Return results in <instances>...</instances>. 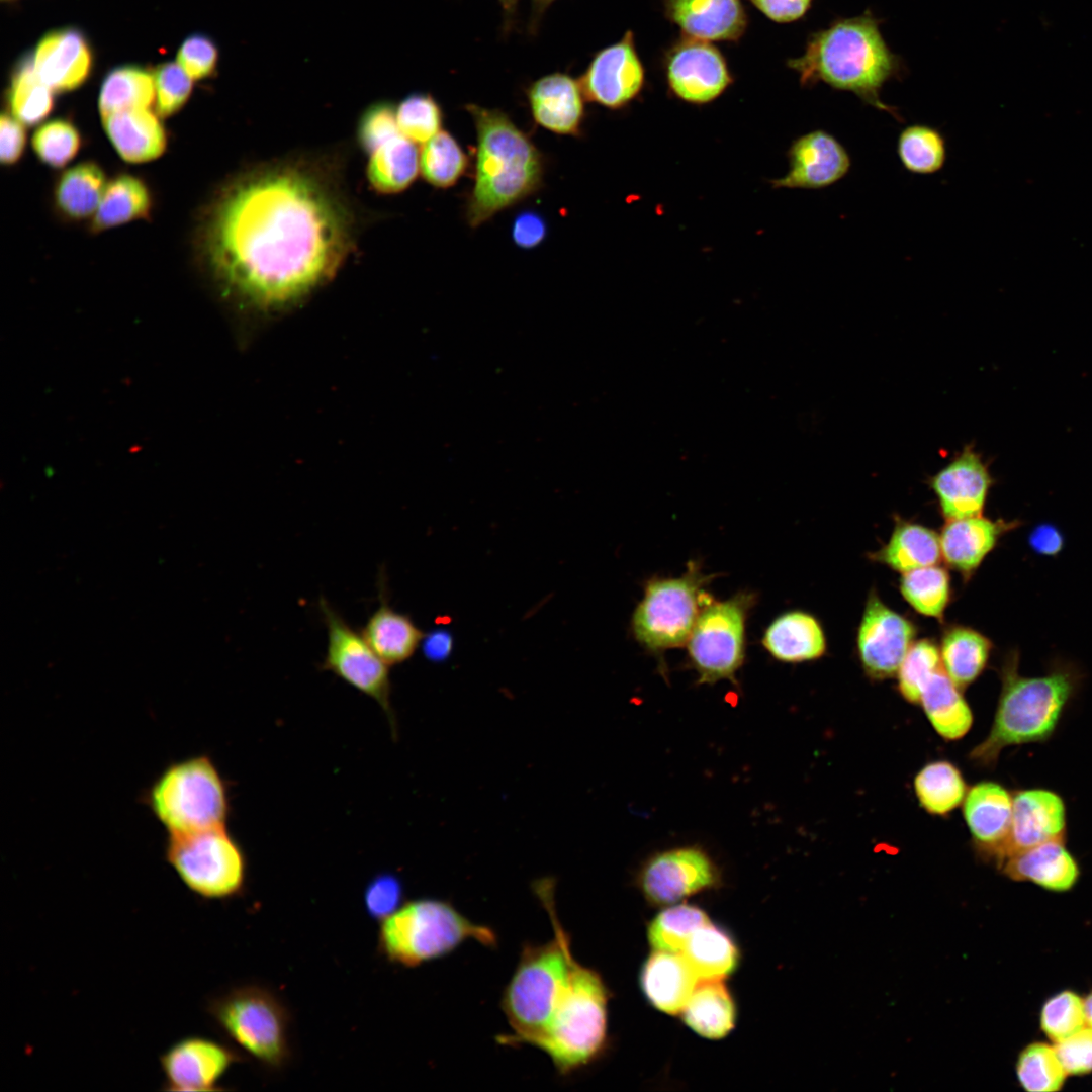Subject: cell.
<instances>
[{
	"label": "cell",
	"mask_w": 1092,
	"mask_h": 1092,
	"mask_svg": "<svg viewBox=\"0 0 1092 1092\" xmlns=\"http://www.w3.org/2000/svg\"><path fill=\"white\" fill-rule=\"evenodd\" d=\"M353 216L313 166L279 162L242 174L205 220L204 259L221 287L251 307L276 310L327 283L353 244Z\"/></svg>",
	"instance_id": "1"
},
{
	"label": "cell",
	"mask_w": 1092,
	"mask_h": 1092,
	"mask_svg": "<svg viewBox=\"0 0 1092 1092\" xmlns=\"http://www.w3.org/2000/svg\"><path fill=\"white\" fill-rule=\"evenodd\" d=\"M802 85L823 82L855 94L868 105L896 120L897 109L881 100L880 92L897 75V57L884 40L878 20L870 13L842 18L812 33L804 53L788 62Z\"/></svg>",
	"instance_id": "2"
},
{
	"label": "cell",
	"mask_w": 1092,
	"mask_h": 1092,
	"mask_svg": "<svg viewBox=\"0 0 1092 1092\" xmlns=\"http://www.w3.org/2000/svg\"><path fill=\"white\" fill-rule=\"evenodd\" d=\"M465 108L476 130L474 184L465 217L471 228H477L540 189L544 160L504 111L472 103Z\"/></svg>",
	"instance_id": "3"
},
{
	"label": "cell",
	"mask_w": 1092,
	"mask_h": 1092,
	"mask_svg": "<svg viewBox=\"0 0 1092 1092\" xmlns=\"http://www.w3.org/2000/svg\"><path fill=\"white\" fill-rule=\"evenodd\" d=\"M1019 653L1009 651L1001 665V692L987 737L969 758L981 767H994L1001 751L1013 745L1048 740L1080 682L1078 671L1059 664L1045 675L1019 673Z\"/></svg>",
	"instance_id": "4"
},
{
	"label": "cell",
	"mask_w": 1092,
	"mask_h": 1092,
	"mask_svg": "<svg viewBox=\"0 0 1092 1092\" xmlns=\"http://www.w3.org/2000/svg\"><path fill=\"white\" fill-rule=\"evenodd\" d=\"M548 913L554 937L543 944H525L502 997V1009L512 1032L503 1044L533 1045L548 1027L566 988L574 959L570 937L557 916L550 882L535 888Z\"/></svg>",
	"instance_id": "5"
},
{
	"label": "cell",
	"mask_w": 1092,
	"mask_h": 1092,
	"mask_svg": "<svg viewBox=\"0 0 1092 1092\" xmlns=\"http://www.w3.org/2000/svg\"><path fill=\"white\" fill-rule=\"evenodd\" d=\"M473 940L495 947V932L460 913L451 903L432 898L406 902L381 921L378 949L390 963L414 968L445 957Z\"/></svg>",
	"instance_id": "6"
},
{
	"label": "cell",
	"mask_w": 1092,
	"mask_h": 1092,
	"mask_svg": "<svg viewBox=\"0 0 1092 1092\" xmlns=\"http://www.w3.org/2000/svg\"><path fill=\"white\" fill-rule=\"evenodd\" d=\"M141 801L168 835L225 827L230 814L226 782L207 755L167 765L142 794Z\"/></svg>",
	"instance_id": "7"
},
{
	"label": "cell",
	"mask_w": 1092,
	"mask_h": 1092,
	"mask_svg": "<svg viewBox=\"0 0 1092 1092\" xmlns=\"http://www.w3.org/2000/svg\"><path fill=\"white\" fill-rule=\"evenodd\" d=\"M608 989L598 972L575 958L566 988L553 1017L534 1044L561 1075L594 1061L607 1040Z\"/></svg>",
	"instance_id": "8"
},
{
	"label": "cell",
	"mask_w": 1092,
	"mask_h": 1092,
	"mask_svg": "<svg viewBox=\"0 0 1092 1092\" xmlns=\"http://www.w3.org/2000/svg\"><path fill=\"white\" fill-rule=\"evenodd\" d=\"M714 577L703 572L697 561H690L678 577L653 576L645 582L631 617V631L659 659L662 675L667 672L663 654L687 644L701 611L713 599L705 587Z\"/></svg>",
	"instance_id": "9"
},
{
	"label": "cell",
	"mask_w": 1092,
	"mask_h": 1092,
	"mask_svg": "<svg viewBox=\"0 0 1092 1092\" xmlns=\"http://www.w3.org/2000/svg\"><path fill=\"white\" fill-rule=\"evenodd\" d=\"M206 1011L219 1030L269 1070L290 1059V1015L272 991L258 985L235 987L212 998Z\"/></svg>",
	"instance_id": "10"
},
{
	"label": "cell",
	"mask_w": 1092,
	"mask_h": 1092,
	"mask_svg": "<svg viewBox=\"0 0 1092 1092\" xmlns=\"http://www.w3.org/2000/svg\"><path fill=\"white\" fill-rule=\"evenodd\" d=\"M164 858L186 888L204 900L232 899L245 889L246 856L226 827L168 835Z\"/></svg>",
	"instance_id": "11"
},
{
	"label": "cell",
	"mask_w": 1092,
	"mask_h": 1092,
	"mask_svg": "<svg viewBox=\"0 0 1092 1092\" xmlns=\"http://www.w3.org/2000/svg\"><path fill=\"white\" fill-rule=\"evenodd\" d=\"M756 600L755 593L740 590L726 600L712 599L703 608L686 644L698 684H736L746 655L747 619Z\"/></svg>",
	"instance_id": "12"
},
{
	"label": "cell",
	"mask_w": 1092,
	"mask_h": 1092,
	"mask_svg": "<svg viewBox=\"0 0 1092 1092\" xmlns=\"http://www.w3.org/2000/svg\"><path fill=\"white\" fill-rule=\"evenodd\" d=\"M318 608L328 634L322 668L375 700L391 719L388 664L325 598L320 599Z\"/></svg>",
	"instance_id": "13"
},
{
	"label": "cell",
	"mask_w": 1092,
	"mask_h": 1092,
	"mask_svg": "<svg viewBox=\"0 0 1092 1092\" xmlns=\"http://www.w3.org/2000/svg\"><path fill=\"white\" fill-rule=\"evenodd\" d=\"M637 882L649 902L668 905L716 887L720 872L706 850L685 845L658 851L647 858Z\"/></svg>",
	"instance_id": "14"
},
{
	"label": "cell",
	"mask_w": 1092,
	"mask_h": 1092,
	"mask_svg": "<svg viewBox=\"0 0 1092 1092\" xmlns=\"http://www.w3.org/2000/svg\"><path fill=\"white\" fill-rule=\"evenodd\" d=\"M916 634V625L909 618L871 590L856 634L857 655L866 674L875 680L894 676Z\"/></svg>",
	"instance_id": "15"
},
{
	"label": "cell",
	"mask_w": 1092,
	"mask_h": 1092,
	"mask_svg": "<svg viewBox=\"0 0 1092 1092\" xmlns=\"http://www.w3.org/2000/svg\"><path fill=\"white\" fill-rule=\"evenodd\" d=\"M243 1060L231 1046L202 1036H187L159 1057L162 1089L170 1092L220 1091V1081Z\"/></svg>",
	"instance_id": "16"
},
{
	"label": "cell",
	"mask_w": 1092,
	"mask_h": 1092,
	"mask_svg": "<svg viewBox=\"0 0 1092 1092\" xmlns=\"http://www.w3.org/2000/svg\"><path fill=\"white\" fill-rule=\"evenodd\" d=\"M586 100L609 109L633 101L645 82V70L637 53L634 33L598 51L578 79Z\"/></svg>",
	"instance_id": "17"
},
{
	"label": "cell",
	"mask_w": 1092,
	"mask_h": 1092,
	"mask_svg": "<svg viewBox=\"0 0 1092 1092\" xmlns=\"http://www.w3.org/2000/svg\"><path fill=\"white\" fill-rule=\"evenodd\" d=\"M665 72L672 94L692 104L717 99L733 82L722 53L711 42L689 37L669 51Z\"/></svg>",
	"instance_id": "18"
},
{
	"label": "cell",
	"mask_w": 1092,
	"mask_h": 1092,
	"mask_svg": "<svg viewBox=\"0 0 1092 1092\" xmlns=\"http://www.w3.org/2000/svg\"><path fill=\"white\" fill-rule=\"evenodd\" d=\"M787 156L788 172L770 182L775 188L824 189L842 180L852 166L847 149L824 129H814L796 138Z\"/></svg>",
	"instance_id": "19"
},
{
	"label": "cell",
	"mask_w": 1092,
	"mask_h": 1092,
	"mask_svg": "<svg viewBox=\"0 0 1092 1092\" xmlns=\"http://www.w3.org/2000/svg\"><path fill=\"white\" fill-rule=\"evenodd\" d=\"M993 483L987 463L973 445H966L929 479L945 521L982 515Z\"/></svg>",
	"instance_id": "20"
},
{
	"label": "cell",
	"mask_w": 1092,
	"mask_h": 1092,
	"mask_svg": "<svg viewBox=\"0 0 1092 1092\" xmlns=\"http://www.w3.org/2000/svg\"><path fill=\"white\" fill-rule=\"evenodd\" d=\"M1066 833V806L1056 792L1019 790L1013 795L1011 827L998 866L1010 855L1057 839Z\"/></svg>",
	"instance_id": "21"
},
{
	"label": "cell",
	"mask_w": 1092,
	"mask_h": 1092,
	"mask_svg": "<svg viewBox=\"0 0 1092 1092\" xmlns=\"http://www.w3.org/2000/svg\"><path fill=\"white\" fill-rule=\"evenodd\" d=\"M526 97L538 125L557 134L580 133L586 99L578 79L565 72L543 75L527 86Z\"/></svg>",
	"instance_id": "22"
},
{
	"label": "cell",
	"mask_w": 1092,
	"mask_h": 1092,
	"mask_svg": "<svg viewBox=\"0 0 1092 1092\" xmlns=\"http://www.w3.org/2000/svg\"><path fill=\"white\" fill-rule=\"evenodd\" d=\"M1018 525V520H992L983 515L947 520L939 533L941 559L968 581L1002 536Z\"/></svg>",
	"instance_id": "23"
},
{
	"label": "cell",
	"mask_w": 1092,
	"mask_h": 1092,
	"mask_svg": "<svg viewBox=\"0 0 1092 1092\" xmlns=\"http://www.w3.org/2000/svg\"><path fill=\"white\" fill-rule=\"evenodd\" d=\"M1012 808L1013 795L992 781L977 783L964 799V818L977 849L997 864L1009 836Z\"/></svg>",
	"instance_id": "24"
},
{
	"label": "cell",
	"mask_w": 1092,
	"mask_h": 1092,
	"mask_svg": "<svg viewBox=\"0 0 1092 1092\" xmlns=\"http://www.w3.org/2000/svg\"><path fill=\"white\" fill-rule=\"evenodd\" d=\"M32 61L38 77L55 92L80 87L92 67L86 37L72 27L47 33L38 42Z\"/></svg>",
	"instance_id": "25"
},
{
	"label": "cell",
	"mask_w": 1092,
	"mask_h": 1092,
	"mask_svg": "<svg viewBox=\"0 0 1092 1092\" xmlns=\"http://www.w3.org/2000/svg\"><path fill=\"white\" fill-rule=\"evenodd\" d=\"M664 9L685 37L697 40L735 41L747 27L739 0H665Z\"/></svg>",
	"instance_id": "26"
},
{
	"label": "cell",
	"mask_w": 1092,
	"mask_h": 1092,
	"mask_svg": "<svg viewBox=\"0 0 1092 1092\" xmlns=\"http://www.w3.org/2000/svg\"><path fill=\"white\" fill-rule=\"evenodd\" d=\"M1002 873L1018 882H1031L1053 891L1071 890L1079 880L1080 868L1066 848L1064 839L1051 840L1007 857Z\"/></svg>",
	"instance_id": "27"
},
{
	"label": "cell",
	"mask_w": 1092,
	"mask_h": 1092,
	"mask_svg": "<svg viewBox=\"0 0 1092 1092\" xmlns=\"http://www.w3.org/2000/svg\"><path fill=\"white\" fill-rule=\"evenodd\" d=\"M764 649L776 660L801 663L821 658L827 638L820 621L803 610L787 611L776 617L761 638Z\"/></svg>",
	"instance_id": "28"
},
{
	"label": "cell",
	"mask_w": 1092,
	"mask_h": 1092,
	"mask_svg": "<svg viewBox=\"0 0 1092 1092\" xmlns=\"http://www.w3.org/2000/svg\"><path fill=\"white\" fill-rule=\"evenodd\" d=\"M101 118L107 138L125 162H150L164 153L166 130L149 108L121 110Z\"/></svg>",
	"instance_id": "29"
},
{
	"label": "cell",
	"mask_w": 1092,
	"mask_h": 1092,
	"mask_svg": "<svg viewBox=\"0 0 1092 1092\" xmlns=\"http://www.w3.org/2000/svg\"><path fill=\"white\" fill-rule=\"evenodd\" d=\"M378 585L380 604L368 618L361 634L388 665L398 664L414 655L425 633L408 615L389 605L382 574L379 576Z\"/></svg>",
	"instance_id": "30"
},
{
	"label": "cell",
	"mask_w": 1092,
	"mask_h": 1092,
	"mask_svg": "<svg viewBox=\"0 0 1092 1092\" xmlns=\"http://www.w3.org/2000/svg\"><path fill=\"white\" fill-rule=\"evenodd\" d=\"M699 979L681 953L655 950L641 973V986L648 1001L658 1010L681 1012Z\"/></svg>",
	"instance_id": "31"
},
{
	"label": "cell",
	"mask_w": 1092,
	"mask_h": 1092,
	"mask_svg": "<svg viewBox=\"0 0 1092 1092\" xmlns=\"http://www.w3.org/2000/svg\"><path fill=\"white\" fill-rule=\"evenodd\" d=\"M870 558L901 574L935 565L941 560L939 534L922 524L896 518L889 540Z\"/></svg>",
	"instance_id": "32"
},
{
	"label": "cell",
	"mask_w": 1092,
	"mask_h": 1092,
	"mask_svg": "<svg viewBox=\"0 0 1092 1092\" xmlns=\"http://www.w3.org/2000/svg\"><path fill=\"white\" fill-rule=\"evenodd\" d=\"M938 646L942 669L960 689L967 688L981 675L993 649L987 636L963 625L947 627Z\"/></svg>",
	"instance_id": "33"
},
{
	"label": "cell",
	"mask_w": 1092,
	"mask_h": 1092,
	"mask_svg": "<svg viewBox=\"0 0 1092 1092\" xmlns=\"http://www.w3.org/2000/svg\"><path fill=\"white\" fill-rule=\"evenodd\" d=\"M961 690L940 669L924 687L920 701L934 730L946 740L964 737L972 727L973 713Z\"/></svg>",
	"instance_id": "34"
},
{
	"label": "cell",
	"mask_w": 1092,
	"mask_h": 1092,
	"mask_svg": "<svg viewBox=\"0 0 1092 1092\" xmlns=\"http://www.w3.org/2000/svg\"><path fill=\"white\" fill-rule=\"evenodd\" d=\"M682 1019L698 1034L718 1039L734 1027L735 1005L720 980H701L684 1007Z\"/></svg>",
	"instance_id": "35"
},
{
	"label": "cell",
	"mask_w": 1092,
	"mask_h": 1092,
	"mask_svg": "<svg viewBox=\"0 0 1092 1092\" xmlns=\"http://www.w3.org/2000/svg\"><path fill=\"white\" fill-rule=\"evenodd\" d=\"M419 157L416 143L401 131L396 133L369 154L367 176L371 185L381 193L404 190L418 175Z\"/></svg>",
	"instance_id": "36"
},
{
	"label": "cell",
	"mask_w": 1092,
	"mask_h": 1092,
	"mask_svg": "<svg viewBox=\"0 0 1092 1092\" xmlns=\"http://www.w3.org/2000/svg\"><path fill=\"white\" fill-rule=\"evenodd\" d=\"M151 209L152 197L145 182L135 176L120 174L106 184L90 229L99 233L147 218Z\"/></svg>",
	"instance_id": "37"
},
{
	"label": "cell",
	"mask_w": 1092,
	"mask_h": 1092,
	"mask_svg": "<svg viewBox=\"0 0 1092 1092\" xmlns=\"http://www.w3.org/2000/svg\"><path fill=\"white\" fill-rule=\"evenodd\" d=\"M106 177L94 162H82L66 170L58 179L54 198L57 208L67 217L84 219L96 212Z\"/></svg>",
	"instance_id": "38"
},
{
	"label": "cell",
	"mask_w": 1092,
	"mask_h": 1092,
	"mask_svg": "<svg viewBox=\"0 0 1092 1092\" xmlns=\"http://www.w3.org/2000/svg\"><path fill=\"white\" fill-rule=\"evenodd\" d=\"M680 953L700 981L721 980L730 975L738 963L733 939L710 922L691 936Z\"/></svg>",
	"instance_id": "39"
},
{
	"label": "cell",
	"mask_w": 1092,
	"mask_h": 1092,
	"mask_svg": "<svg viewBox=\"0 0 1092 1092\" xmlns=\"http://www.w3.org/2000/svg\"><path fill=\"white\" fill-rule=\"evenodd\" d=\"M154 75L138 66H121L105 77L99 93L101 117L131 109L149 108L155 101Z\"/></svg>",
	"instance_id": "40"
},
{
	"label": "cell",
	"mask_w": 1092,
	"mask_h": 1092,
	"mask_svg": "<svg viewBox=\"0 0 1092 1092\" xmlns=\"http://www.w3.org/2000/svg\"><path fill=\"white\" fill-rule=\"evenodd\" d=\"M914 790L920 806L928 813L939 816L959 807L967 794L961 771L946 760L924 765L914 779Z\"/></svg>",
	"instance_id": "41"
},
{
	"label": "cell",
	"mask_w": 1092,
	"mask_h": 1092,
	"mask_svg": "<svg viewBox=\"0 0 1092 1092\" xmlns=\"http://www.w3.org/2000/svg\"><path fill=\"white\" fill-rule=\"evenodd\" d=\"M897 156L909 173L933 175L944 167L947 159L945 136L931 125L910 124L898 135Z\"/></svg>",
	"instance_id": "42"
},
{
	"label": "cell",
	"mask_w": 1092,
	"mask_h": 1092,
	"mask_svg": "<svg viewBox=\"0 0 1092 1092\" xmlns=\"http://www.w3.org/2000/svg\"><path fill=\"white\" fill-rule=\"evenodd\" d=\"M53 92L35 72L32 57L22 59L8 90L10 114L25 125L41 122L53 109Z\"/></svg>",
	"instance_id": "43"
},
{
	"label": "cell",
	"mask_w": 1092,
	"mask_h": 1092,
	"mask_svg": "<svg viewBox=\"0 0 1092 1092\" xmlns=\"http://www.w3.org/2000/svg\"><path fill=\"white\" fill-rule=\"evenodd\" d=\"M899 588L912 609L935 619H942L951 599L949 574L937 564L902 573Z\"/></svg>",
	"instance_id": "44"
},
{
	"label": "cell",
	"mask_w": 1092,
	"mask_h": 1092,
	"mask_svg": "<svg viewBox=\"0 0 1092 1092\" xmlns=\"http://www.w3.org/2000/svg\"><path fill=\"white\" fill-rule=\"evenodd\" d=\"M468 166V158L448 131L440 130L426 142L419 157L423 178L436 188H449L457 183Z\"/></svg>",
	"instance_id": "45"
},
{
	"label": "cell",
	"mask_w": 1092,
	"mask_h": 1092,
	"mask_svg": "<svg viewBox=\"0 0 1092 1092\" xmlns=\"http://www.w3.org/2000/svg\"><path fill=\"white\" fill-rule=\"evenodd\" d=\"M1015 1068L1019 1084L1028 1092H1057L1068 1076L1055 1046L1045 1042L1026 1045L1020 1052Z\"/></svg>",
	"instance_id": "46"
},
{
	"label": "cell",
	"mask_w": 1092,
	"mask_h": 1092,
	"mask_svg": "<svg viewBox=\"0 0 1092 1092\" xmlns=\"http://www.w3.org/2000/svg\"><path fill=\"white\" fill-rule=\"evenodd\" d=\"M709 923L705 912L691 905H676L661 911L648 927L654 950L681 952L691 936Z\"/></svg>",
	"instance_id": "47"
},
{
	"label": "cell",
	"mask_w": 1092,
	"mask_h": 1092,
	"mask_svg": "<svg viewBox=\"0 0 1092 1092\" xmlns=\"http://www.w3.org/2000/svg\"><path fill=\"white\" fill-rule=\"evenodd\" d=\"M940 669L939 646L928 638L915 640L896 673L900 695L911 704H919L924 687Z\"/></svg>",
	"instance_id": "48"
},
{
	"label": "cell",
	"mask_w": 1092,
	"mask_h": 1092,
	"mask_svg": "<svg viewBox=\"0 0 1092 1092\" xmlns=\"http://www.w3.org/2000/svg\"><path fill=\"white\" fill-rule=\"evenodd\" d=\"M395 113L399 130L416 144H425L442 128V108L430 93H411L395 106Z\"/></svg>",
	"instance_id": "49"
},
{
	"label": "cell",
	"mask_w": 1092,
	"mask_h": 1092,
	"mask_svg": "<svg viewBox=\"0 0 1092 1092\" xmlns=\"http://www.w3.org/2000/svg\"><path fill=\"white\" fill-rule=\"evenodd\" d=\"M1039 1024L1054 1043L1072 1036L1086 1026L1084 998L1071 990L1055 994L1042 1005Z\"/></svg>",
	"instance_id": "50"
},
{
	"label": "cell",
	"mask_w": 1092,
	"mask_h": 1092,
	"mask_svg": "<svg viewBox=\"0 0 1092 1092\" xmlns=\"http://www.w3.org/2000/svg\"><path fill=\"white\" fill-rule=\"evenodd\" d=\"M31 146L42 163L53 168H62L79 152L81 135L72 122L54 119L42 123L34 131Z\"/></svg>",
	"instance_id": "51"
},
{
	"label": "cell",
	"mask_w": 1092,
	"mask_h": 1092,
	"mask_svg": "<svg viewBox=\"0 0 1092 1092\" xmlns=\"http://www.w3.org/2000/svg\"><path fill=\"white\" fill-rule=\"evenodd\" d=\"M153 75L157 114L168 117L179 111L188 100L193 79L179 64L172 62L158 66Z\"/></svg>",
	"instance_id": "52"
},
{
	"label": "cell",
	"mask_w": 1092,
	"mask_h": 1092,
	"mask_svg": "<svg viewBox=\"0 0 1092 1092\" xmlns=\"http://www.w3.org/2000/svg\"><path fill=\"white\" fill-rule=\"evenodd\" d=\"M398 132L395 105L388 100H378L367 106L357 125L359 145L368 155Z\"/></svg>",
	"instance_id": "53"
},
{
	"label": "cell",
	"mask_w": 1092,
	"mask_h": 1092,
	"mask_svg": "<svg viewBox=\"0 0 1092 1092\" xmlns=\"http://www.w3.org/2000/svg\"><path fill=\"white\" fill-rule=\"evenodd\" d=\"M219 51L215 41L202 33L188 36L181 44L177 62L193 79L211 77L217 68Z\"/></svg>",
	"instance_id": "54"
},
{
	"label": "cell",
	"mask_w": 1092,
	"mask_h": 1092,
	"mask_svg": "<svg viewBox=\"0 0 1092 1092\" xmlns=\"http://www.w3.org/2000/svg\"><path fill=\"white\" fill-rule=\"evenodd\" d=\"M402 899L403 888L400 881L391 874H381L373 878L365 888V911L372 919L381 922L401 906Z\"/></svg>",
	"instance_id": "55"
},
{
	"label": "cell",
	"mask_w": 1092,
	"mask_h": 1092,
	"mask_svg": "<svg viewBox=\"0 0 1092 1092\" xmlns=\"http://www.w3.org/2000/svg\"><path fill=\"white\" fill-rule=\"evenodd\" d=\"M1069 1076L1092 1073V1030L1085 1026L1072 1036L1054 1044Z\"/></svg>",
	"instance_id": "56"
},
{
	"label": "cell",
	"mask_w": 1092,
	"mask_h": 1092,
	"mask_svg": "<svg viewBox=\"0 0 1092 1092\" xmlns=\"http://www.w3.org/2000/svg\"><path fill=\"white\" fill-rule=\"evenodd\" d=\"M26 145L24 124L11 114L3 113L0 119V161L11 166L22 157Z\"/></svg>",
	"instance_id": "57"
},
{
	"label": "cell",
	"mask_w": 1092,
	"mask_h": 1092,
	"mask_svg": "<svg viewBox=\"0 0 1092 1092\" xmlns=\"http://www.w3.org/2000/svg\"><path fill=\"white\" fill-rule=\"evenodd\" d=\"M512 239L522 249H533L540 245L547 236V223L543 216L534 210L518 213L512 224Z\"/></svg>",
	"instance_id": "58"
},
{
	"label": "cell",
	"mask_w": 1092,
	"mask_h": 1092,
	"mask_svg": "<svg viewBox=\"0 0 1092 1092\" xmlns=\"http://www.w3.org/2000/svg\"><path fill=\"white\" fill-rule=\"evenodd\" d=\"M775 22L788 23L800 19L810 9L813 0H750Z\"/></svg>",
	"instance_id": "59"
},
{
	"label": "cell",
	"mask_w": 1092,
	"mask_h": 1092,
	"mask_svg": "<svg viewBox=\"0 0 1092 1092\" xmlns=\"http://www.w3.org/2000/svg\"><path fill=\"white\" fill-rule=\"evenodd\" d=\"M1030 547L1038 554L1057 555L1064 546V537L1060 530L1051 524H1040L1032 529L1028 537Z\"/></svg>",
	"instance_id": "60"
},
{
	"label": "cell",
	"mask_w": 1092,
	"mask_h": 1092,
	"mask_svg": "<svg viewBox=\"0 0 1092 1092\" xmlns=\"http://www.w3.org/2000/svg\"><path fill=\"white\" fill-rule=\"evenodd\" d=\"M422 647L425 655L431 660H442L452 650V638L445 631H434L424 636Z\"/></svg>",
	"instance_id": "61"
},
{
	"label": "cell",
	"mask_w": 1092,
	"mask_h": 1092,
	"mask_svg": "<svg viewBox=\"0 0 1092 1092\" xmlns=\"http://www.w3.org/2000/svg\"><path fill=\"white\" fill-rule=\"evenodd\" d=\"M554 1L556 0H531L530 33L534 34L537 31L542 16Z\"/></svg>",
	"instance_id": "62"
},
{
	"label": "cell",
	"mask_w": 1092,
	"mask_h": 1092,
	"mask_svg": "<svg viewBox=\"0 0 1092 1092\" xmlns=\"http://www.w3.org/2000/svg\"><path fill=\"white\" fill-rule=\"evenodd\" d=\"M497 1H498L499 5L502 7V10H503L504 31L507 32V31L512 29V27H513V25L515 23L518 6H519V3H520L521 0H497Z\"/></svg>",
	"instance_id": "63"
},
{
	"label": "cell",
	"mask_w": 1092,
	"mask_h": 1092,
	"mask_svg": "<svg viewBox=\"0 0 1092 1092\" xmlns=\"http://www.w3.org/2000/svg\"><path fill=\"white\" fill-rule=\"evenodd\" d=\"M1085 1023L1092 1030V991L1084 998Z\"/></svg>",
	"instance_id": "64"
}]
</instances>
